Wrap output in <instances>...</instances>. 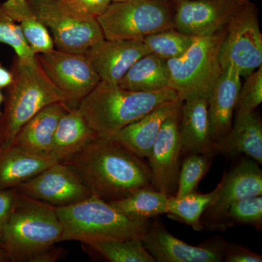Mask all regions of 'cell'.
Listing matches in <instances>:
<instances>
[{"label": "cell", "instance_id": "cell-1", "mask_svg": "<svg viewBox=\"0 0 262 262\" xmlns=\"http://www.w3.org/2000/svg\"><path fill=\"white\" fill-rule=\"evenodd\" d=\"M63 163L72 167L94 195L106 202L151 185L149 165L120 143L98 135Z\"/></svg>", "mask_w": 262, "mask_h": 262}, {"label": "cell", "instance_id": "cell-2", "mask_svg": "<svg viewBox=\"0 0 262 262\" xmlns=\"http://www.w3.org/2000/svg\"><path fill=\"white\" fill-rule=\"evenodd\" d=\"M63 232L56 207L17 192L5 224L3 248L9 261L39 262L45 253L62 242Z\"/></svg>", "mask_w": 262, "mask_h": 262}, {"label": "cell", "instance_id": "cell-3", "mask_svg": "<svg viewBox=\"0 0 262 262\" xmlns=\"http://www.w3.org/2000/svg\"><path fill=\"white\" fill-rule=\"evenodd\" d=\"M11 71L13 81L7 88L0 117V151L13 145L20 128L45 106L58 101L67 104L65 95L48 78L37 55L27 59L15 56Z\"/></svg>", "mask_w": 262, "mask_h": 262}, {"label": "cell", "instance_id": "cell-4", "mask_svg": "<svg viewBox=\"0 0 262 262\" xmlns=\"http://www.w3.org/2000/svg\"><path fill=\"white\" fill-rule=\"evenodd\" d=\"M177 98V92L170 88L141 92L100 81L77 108L98 135L107 136Z\"/></svg>", "mask_w": 262, "mask_h": 262}, {"label": "cell", "instance_id": "cell-5", "mask_svg": "<svg viewBox=\"0 0 262 262\" xmlns=\"http://www.w3.org/2000/svg\"><path fill=\"white\" fill-rule=\"evenodd\" d=\"M56 209L63 225L62 242L75 241L89 244L110 239H142L151 224L150 220H130L94 194Z\"/></svg>", "mask_w": 262, "mask_h": 262}, {"label": "cell", "instance_id": "cell-6", "mask_svg": "<svg viewBox=\"0 0 262 262\" xmlns=\"http://www.w3.org/2000/svg\"><path fill=\"white\" fill-rule=\"evenodd\" d=\"M226 30L213 35L196 37L182 56L167 61L169 87L179 99L194 96H209L222 72L219 53Z\"/></svg>", "mask_w": 262, "mask_h": 262}, {"label": "cell", "instance_id": "cell-7", "mask_svg": "<svg viewBox=\"0 0 262 262\" xmlns=\"http://www.w3.org/2000/svg\"><path fill=\"white\" fill-rule=\"evenodd\" d=\"M169 0L112 3L97 20L106 39L143 41L155 33L175 29V8Z\"/></svg>", "mask_w": 262, "mask_h": 262}, {"label": "cell", "instance_id": "cell-8", "mask_svg": "<svg viewBox=\"0 0 262 262\" xmlns=\"http://www.w3.org/2000/svg\"><path fill=\"white\" fill-rule=\"evenodd\" d=\"M41 21L51 31L59 51L82 53L104 39L97 19L77 13L58 0H29Z\"/></svg>", "mask_w": 262, "mask_h": 262}, {"label": "cell", "instance_id": "cell-9", "mask_svg": "<svg viewBox=\"0 0 262 262\" xmlns=\"http://www.w3.org/2000/svg\"><path fill=\"white\" fill-rule=\"evenodd\" d=\"M225 30L219 53L221 67H233L246 78L262 65V34L256 5L248 2Z\"/></svg>", "mask_w": 262, "mask_h": 262}, {"label": "cell", "instance_id": "cell-10", "mask_svg": "<svg viewBox=\"0 0 262 262\" xmlns=\"http://www.w3.org/2000/svg\"><path fill=\"white\" fill-rule=\"evenodd\" d=\"M211 204L201 216L202 225L212 230H225L231 227L227 213L235 202L261 195L262 171L259 164L251 158H242L232 170L224 174L217 185Z\"/></svg>", "mask_w": 262, "mask_h": 262}, {"label": "cell", "instance_id": "cell-11", "mask_svg": "<svg viewBox=\"0 0 262 262\" xmlns=\"http://www.w3.org/2000/svg\"><path fill=\"white\" fill-rule=\"evenodd\" d=\"M37 57L48 78L65 95L70 108L78 107L82 99L101 81L91 62L82 53L54 48Z\"/></svg>", "mask_w": 262, "mask_h": 262}, {"label": "cell", "instance_id": "cell-12", "mask_svg": "<svg viewBox=\"0 0 262 262\" xmlns=\"http://www.w3.org/2000/svg\"><path fill=\"white\" fill-rule=\"evenodd\" d=\"M15 189L54 207L75 204L93 195L77 172L63 162L52 164Z\"/></svg>", "mask_w": 262, "mask_h": 262}, {"label": "cell", "instance_id": "cell-13", "mask_svg": "<svg viewBox=\"0 0 262 262\" xmlns=\"http://www.w3.org/2000/svg\"><path fill=\"white\" fill-rule=\"evenodd\" d=\"M248 0H179L175 2V29L192 36L213 35L226 29Z\"/></svg>", "mask_w": 262, "mask_h": 262}, {"label": "cell", "instance_id": "cell-14", "mask_svg": "<svg viewBox=\"0 0 262 262\" xmlns=\"http://www.w3.org/2000/svg\"><path fill=\"white\" fill-rule=\"evenodd\" d=\"M141 241L155 261H223L224 239H212L198 246H191L170 234L159 220L151 222Z\"/></svg>", "mask_w": 262, "mask_h": 262}, {"label": "cell", "instance_id": "cell-15", "mask_svg": "<svg viewBox=\"0 0 262 262\" xmlns=\"http://www.w3.org/2000/svg\"><path fill=\"white\" fill-rule=\"evenodd\" d=\"M180 108L163 122L148 158L151 185L168 195L178 189L180 156L182 154L179 128Z\"/></svg>", "mask_w": 262, "mask_h": 262}, {"label": "cell", "instance_id": "cell-16", "mask_svg": "<svg viewBox=\"0 0 262 262\" xmlns=\"http://www.w3.org/2000/svg\"><path fill=\"white\" fill-rule=\"evenodd\" d=\"M149 53L143 41L104 39L84 55L101 81L118 84L134 63Z\"/></svg>", "mask_w": 262, "mask_h": 262}, {"label": "cell", "instance_id": "cell-17", "mask_svg": "<svg viewBox=\"0 0 262 262\" xmlns=\"http://www.w3.org/2000/svg\"><path fill=\"white\" fill-rule=\"evenodd\" d=\"M241 85V77L235 69L232 67L222 69L208 98L212 142L223 139L230 130Z\"/></svg>", "mask_w": 262, "mask_h": 262}, {"label": "cell", "instance_id": "cell-18", "mask_svg": "<svg viewBox=\"0 0 262 262\" xmlns=\"http://www.w3.org/2000/svg\"><path fill=\"white\" fill-rule=\"evenodd\" d=\"M208 98L194 96L183 101L179 123L182 154L212 155Z\"/></svg>", "mask_w": 262, "mask_h": 262}, {"label": "cell", "instance_id": "cell-19", "mask_svg": "<svg viewBox=\"0 0 262 262\" xmlns=\"http://www.w3.org/2000/svg\"><path fill=\"white\" fill-rule=\"evenodd\" d=\"M182 102L177 98L163 103L139 120L105 137L117 141L141 158H148L163 122L181 107Z\"/></svg>", "mask_w": 262, "mask_h": 262}, {"label": "cell", "instance_id": "cell-20", "mask_svg": "<svg viewBox=\"0 0 262 262\" xmlns=\"http://www.w3.org/2000/svg\"><path fill=\"white\" fill-rule=\"evenodd\" d=\"M211 154L234 157L244 154L262 164V123L257 114L236 115L230 130L221 140L213 143Z\"/></svg>", "mask_w": 262, "mask_h": 262}, {"label": "cell", "instance_id": "cell-21", "mask_svg": "<svg viewBox=\"0 0 262 262\" xmlns=\"http://www.w3.org/2000/svg\"><path fill=\"white\" fill-rule=\"evenodd\" d=\"M69 110L68 105L63 101L45 106L20 128L12 146L32 154L48 157L58 122Z\"/></svg>", "mask_w": 262, "mask_h": 262}, {"label": "cell", "instance_id": "cell-22", "mask_svg": "<svg viewBox=\"0 0 262 262\" xmlns=\"http://www.w3.org/2000/svg\"><path fill=\"white\" fill-rule=\"evenodd\" d=\"M98 136L80 110L70 108L58 122L48 156L56 162H64L82 151Z\"/></svg>", "mask_w": 262, "mask_h": 262}, {"label": "cell", "instance_id": "cell-23", "mask_svg": "<svg viewBox=\"0 0 262 262\" xmlns=\"http://www.w3.org/2000/svg\"><path fill=\"white\" fill-rule=\"evenodd\" d=\"M56 160L11 146L0 151V191L13 189L32 178Z\"/></svg>", "mask_w": 262, "mask_h": 262}, {"label": "cell", "instance_id": "cell-24", "mask_svg": "<svg viewBox=\"0 0 262 262\" xmlns=\"http://www.w3.org/2000/svg\"><path fill=\"white\" fill-rule=\"evenodd\" d=\"M118 84L122 89L141 92H154L170 88L167 61L148 53L134 63Z\"/></svg>", "mask_w": 262, "mask_h": 262}, {"label": "cell", "instance_id": "cell-25", "mask_svg": "<svg viewBox=\"0 0 262 262\" xmlns=\"http://www.w3.org/2000/svg\"><path fill=\"white\" fill-rule=\"evenodd\" d=\"M3 7L18 24L26 41L34 54H42L54 49L49 30L36 14L29 0H6Z\"/></svg>", "mask_w": 262, "mask_h": 262}, {"label": "cell", "instance_id": "cell-26", "mask_svg": "<svg viewBox=\"0 0 262 262\" xmlns=\"http://www.w3.org/2000/svg\"><path fill=\"white\" fill-rule=\"evenodd\" d=\"M169 196L149 186L137 189L122 199L108 203L130 220L144 222L168 213Z\"/></svg>", "mask_w": 262, "mask_h": 262}, {"label": "cell", "instance_id": "cell-27", "mask_svg": "<svg viewBox=\"0 0 262 262\" xmlns=\"http://www.w3.org/2000/svg\"><path fill=\"white\" fill-rule=\"evenodd\" d=\"M217 187L213 192L201 194L194 192L181 196H169L168 214L190 226L194 231H202L201 216L211 204L216 193Z\"/></svg>", "mask_w": 262, "mask_h": 262}, {"label": "cell", "instance_id": "cell-28", "mask_svg": "<svg viewBox=\"0 0 262 262\" xmlns=\"http://www.w3.org/2000/svg\"><path fill=\"white\" fill-rule=\"evenodd\" d=\"M85 245L111 262H155L141 239H110Z\"/></svg>", "mask_w": 262, "mask_h": 262}, {"label": "cell", "instance_id": "cell-29", "mask_svg": "<svg viewBox=\"0 0 262 262\" xmlns=\"http://www.w3.org/2000/svg\"><path fill=\"white\" fill-rule=\"evenodd\" d=\"M195 37L172 29L147 36L143 42L150 53L168 61L182 56L192 46Z\"/></svg>", "mask_w": 262, "mask_h": 262}, {"label": "cell", "instance_id": "cell-30", "mask_svg": "<svg viewBox=\"0 0 262 262\" xmlns=\"http://www.w3.org/2000/svg\"><path fill=\"white\" fill-rule=\"evenodd\" d=\"M213 155L189 154L180 165L178 189L176 196L185 195L194 192L201 179L211 166Z\"/></svg>", "mask_w": 262, "mask_h": 262}, {"label": "cell", "instance_id": "cell-31", "mask_svg": "<svg viewBox=\"0 0 262 262\" xmlns=\"http://www.w3.org/2000/svg\"><path fill=\"white\" fill-rule=\"evenodd\" d=\"M0 42L13 48L17 58L27 59L36 54L29 47L18 24L11 18L0 3Z\"/></svg>", "mask_w": 262, "mask_h": 262}, {"label": "cell", "instance_id": "cell-32", "mask_svg": "<svg viewBox=\"0 0 262 262\" xmlns=\"http://www.w3.org/2000/svg\"><path fill=\"white\" fill-rule=\"evenodd\" d=\"M227 218L231 225L252 226L262 228V196H250L234 203L229 208Z\"/></svg>", "mask_w": 262, "mask_h": 262}, {"label": "cell", "instance_id": "cell-33", "mask_svg": "<svg viewBox=\"0 0 262 262\" xmlns=\"http://www.w3.org/2000/svg\"><path fill=\"white\" fill-rule=\"evenodd\" d=\"M262 102V67L246 77L241 85L235 110L236 115L254 112Z\"/></svg>", "mask_w": 262, "mask_h": 262}, {"label": "cell", "instance_id": "cell-34", "mask_svg": "<svg viewBox=\"0 0 262 262\" xmlns=\"http://www.w3.org/2000/svg\"><path fill=\"white\" fill-rule=\"evenodd\" d=\"M67 8L80 14L97 18L103 14L112 0H58Z\"/></svg>", "mask_w": 262, "mask_h": 262}, {"label": "cell", "instance_id": "cell-35", "mask_svg": "<svg viewBox=\"0 0 262 262\" xmlns=\"http://www.w3.org/2000/svg\"><path fill=\"white\" fill-rule=\"evenodd\" d=\"M223 261L261 262V255L250 251L239 245L226 242L224 249Z\"/></svg>", "mask_w": 262, "mask_h": 262}, {"label": "cell", "instance_id": "cell-36", "mask_svg": "<svg viewBox=\"0 0 262 262\" xmlns=\"http://www.w3.org/2000/svg\"><path fill=\"white\" fill-rule=\"evenodd\" d=\"M16 194L15 188L0 191V247L2 248L5 224L14 205Z\"/></svg>", "mask_w": 262, "mask_h": 262}, {"label": "cell", "instance_id": "cell-37", "mask_svg": "<svg viewBox=\"0 0 262 262\" xmlns=\"http://www.w3.org/2000/svg\"><path fill=\"white\" fill-rule=\"evenodd\" d=\"M13 81V74L8 70L0 61V89H7Z\"/></svg>", "mask_w": 262, "mask_h": 262}, {"label": "cell", "instance_id": "cell-38", "mask_svg": "<svg viewBox=\"0 0 262 262\" xmlns=\"http://www.w3.org/2000/svg\"><path fill=\"white\" fill-rule=\"evenodd\" d=\"M8 261V256L5 253L4 249L0 247V262H7Z\"/></svg>", "mask_w": 262, "mask_h": 262}, {"label": "cell", "instance_id": "cell-39", "mask_svg": "<svg viewBox=\"0 0 262 262\" xmlns=\"http://www.w3.org/2000/svg\"><path fill=\"white\" fill-rule=\"evenodd\" d=\"M5 101V96L2 93L1 89H0V114L2 113L1 110V106Z\"/></svg>", "mask_w": 262, "mask_h": 262}, {"label": "cell", "instance_id": "cell-40", "mask_svg": "<svg viewBox=\"0 0 262 262\" xmlns=\"http://www.w3.org/2000/svg\"><path fill=\"white\" fill-rule=\"evenodd\" d=\"M125 1V0H112V3H118V2Z\"/></svg>", "mask_w": 262, "mask_h": 262}, {"label": "cell", "instance_id": "cell-41", "mask_svg": "<svg viewBox=\"0 0 262 262\" xmlns=\"http://www.w3.org/2000/svg\"><path fill=\"white\" fill-rule=\"evenodd\" d=\"M169 1L174 2V3H175V2L179 1V0H169Z\"/></svg>", "mask_w": 262, "mask_h": 262}, {"label": "cell", "instance_id": "cell-42", "mask_svg": "<svg viewBox=\"0 0 262 262\" xmlns=\"http://www.w3.org/2000/svg\"><path fill=\"white\" fill-rule=\"evenodd\" d=\"M1 115H2V113H1V114H0V117H1Z\"/></svg>", "mask_w": 262, "mask_h": 262}]
</instances>
